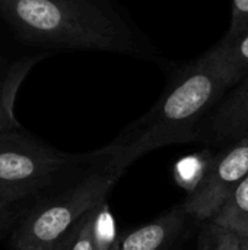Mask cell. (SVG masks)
Segmentation results:
<instances>
[{
	"instance_id": "6da1fadb",
	"label": "cell",
	"mask_w": 248,
	"mask_h": 250,
	"mask_svg": "<svg viewBox=\"0 0 248 250\" xmlns=\"http://www.w3.org/2000/svg\"><path fill=\"white\" fill-rule=\"evenodd\" d=\"M16 38L50 50H85L155 59V47L111 0H0Z\"/></svg>"
},
{
	"instance_id": "7a4b0ae2",
	"label": "cell",
	"mask_w": 248,
	"mask_h": 250,
	"mask_svg": "<svg viewBox=\"0 0 248 250\" xmlns=\"http://www.w3.org/2000/svg\"><path fill=\"white\" fill-rule=\"evenodd\" d=\"M231 85L206 51L178 69L153 107L107 146L82 155L105 170L123 174L151 151L197 138V125Z\"/></svg>"
},
{
	"instance_id": "3957f363",
	"label": "cell",
	"mask_w": 248,
	"mask_h": 250,
	"mask_svg": "<svg viewBox=\"0 0 248 250\" xmlns=\"http://www.w3.org/2000/svg\"><path fill=\"white\" fill-rule=\"evenodd\" d=\"M121 177L98 167L56 196L34 207L13 229L12 250H53L91 209L107 201Z\"/></svg>"
},
{
	"instance_id": "277c9868",
	"label": "cell",
	"mask_w": 248,
	"mask_h": 250,
	"mask_svg": "<svg viewBox=\"0 0 248 250\" xmlns=\"http://www.w3.org/2000/svg\"><path fill=\"white\" fill-rule=\"evenodd\" d=\"M76 160L32 138L22 127L0 132V189L19 202L51 185Z\"/></svg>"
},
{
	"instance_id": "5b68a950",
	"label": "cell",
	"mask_w": 248,
	"mask_h": 250,
	"mask_svg": "<svg viewBox=\"0 0 248 250\" xmlns=\"http://www.w3.org/2000/svg\"><path fill=\"white\" fill-rule=\"evenodd\" d=\"M247 174L248 136L206 166L199 183L183 204L184 212L199 220H212Z\"/></svg>"
},
{
	"instance_id": "8992f818",
	"label": "cell",
	"mask_w": 248,
	"mask_h": 250,
	"mask_svg": "<svg viewBox=\"0 0 248 250\" xmlns=\"http://www.w3.org/2000/svg\"><path fill=\"white\" fill-rule=\"evenodd\" d=\"M210 133L218 139L240 141L248 136V75L216 107L209 120Z\"/></svg>"
},
{
	"instance_id": "52a82bcc",
	"label": "cell",
	"mask_w": 248,
	"mask_h": 250,
	"mask_svg": "<svg viewBox=\"0 0 248 250\" xmlns=\"http://www.w3.org/2000/svg\"><path fill=\"white\" fill-rule=\"evenodd\" d=\"M184 215L187 214L181 207L133 230L121 239L117 250H165L181 231Z\"/></svg>"
},
{
	"instance_id": "ba28073f",
	"label": "cell",
	"mask_w": 248,
	"mask_h": 250,
	"mask_svg": "<svg viewBox=\"0 0 248 250\" xmlns=\"http://www.w3.org/2000/svg\"><path fill=\"white\" fill-rule=\"evenodd\" d=\"M208 53L232 88L248 75V28L231 41L221 40Z\"/></svg>"
},
{
	"instance_id": "9c48e42d",
	"label": "cell",
	"mask_w": 248,
	"mask_h": 250,
	"mask_svg": "<svg viewBox=\"0 0 248 250\" xmlns=\"http://www.w3.org/2000/svg\"><path fill=\"white\" fill-rule=\"evenodd\" d=\"M218 230L234 233L240 239L248 237V174L231 193L218 214L212 218Z\"/></svg>"
},
{
	"instance_id": "30bf717a",
	"label": "cell",
	"mask_w": 248,
	"mask_h": 250,
	"mask_svg": "<svg viewBox=\"0 0 248 250\" xmlns=\"http://www.w3.org/2000/svg\"><path fill=\"white\" fill-rule=\"evenodd\" d=\"M96 207L91 209L80 221L54 246L53 250H96L95 236Z\"/></svg>"
},
{
	"instance_id": "8fae6325",
	"label": "cell",
	"mask_w": 248,
	"mask_h": 250,
	"mask_svg": "<svg viewBox=\"0 0 248 250\" xmlns=\"http://www.w3.org/2000/svg\"><path fill=\"white\" fill-rule=\"evenodd\" d=\"M95 236L96 250H117L121 239L117 236L115 223L107 205V201L96 207V221H95Z\"/></svg>"
},
{
	"instance_id": "7c38bea8",
	"label": "cell",
	"mask_w": 248,
	"mask_h": 250,
	"mask_svg": "<svg viewBox=\"0 0 248 250\" xmlns=\"http://www.w3.org/2000/svg\"><path fill=\"white\" fill-rule=\"evenodd\" d=\"M248 28V0H232L231 23L224 41H231L241 35Z\"/></svg>"
},
{
	"instance_id": "4fadbf2b",
	"label": "cell",
	"mask_w": 248,
	"mask_h": 250,
	"mask_svg": "<svg viewBox=\"0 0 248 250\" xmlns=\"http://www.w3.org/2000/svg\"><path fill=\"white\" fill-rule=\"evenodd\" d=\"M205 168H206V166H203L202 161H199L196 157H190V158L181 161L175 167V174L178 177V182L183 183V185H184V182L191 180L193 182V189H194L196 185L199 183Z\"/></svg>"
},
{
	"instance_id": "5bb4252c",
	"label": "cell",
	"mask_w": 248,
	"mask_h": 250,
	"mask_svg": "<svg viewBox=\"0 0 248 250\" xmlns=\"http://www.w3.org/2000/svg\"><path fill=\"white\" fill-rule=\"evenodd\" d=\"M13 103H15V100L10 98L3 91V86H1V92H0V132L20 127L18 120L13 116Z\"/></svg>"
},
{
	"instance_id": "9a60e30c",
	"label": "cell",
	"mask_w": 248,
	"mask_h": 250,
	"mask_svg": "<svg viewBox=\"0 0 248 250\" xmlns=\"http://www.w3.org/2000/svg\"><path fill=\"white\" fill-rule=\"evenodd\" d=\"M218 230V229H216ZM213 250H241V242L240 237L234 233L218 230L215 236V246Z\"/></svg>"
},
{
	"instance_id": "2e32d148",
	"label": "cell",
	"mask_w": 248,
	"mask_h": 250,
	"mask_svg": "<svg viewBox=\"0 0 248 250\" xmlns=\"http://www.w3.org/2000/svg\"><path fill=\"white\" fill-rule=\"evenodd\" d=\"M15 205H16V204L9 205V207L0 209V237H1L3 234H6L9 230L13 229L15 223H16L18 218H19L20 211H19L18 208H15Z\"/></svg>"
},
{
	"instance_id": "e0dca14e",
	"label": "cell",
	"mask_w": 248,
	"mask_h": 250,
	"mask_svg": "<svg viewBox=\"0 0 248 250\" xmlns=\"http://www.w3.org/2000/svg\"><path fill=\"white\" fill-rule=\"evenodd\" d=\"M7 69H9V62L0 54V92H1L3 81H4V76L7 73Z\"/></svg>"
},
{
	"instance_id": "ac0fdd59",
	"label": "cell",
	"mask_w": 248,
	"mask_h": 250,
	"mask_svg": "<svg viewBox=\"0 0 248 250\" xmlns=\"http://www.w3.org/2000/svg\"><path fill=\"white\" fill-rule=\"evenodd\" d=\"M13 204H18V202H15L7 193H4V192L0 189V209H1V208H6V207H9V205H13Z\"/></svg>"
},
{
	"instance_id": "d6986e66",
	"label": "cell",
	"mask_w": 248,
	"mask_h": 250,
	"mask_svg": "<svg viewBox=\"0 0 248 250\" xmlns=\"http://www.w3.org/2000/svg\"><path fill=\"white\" fill-rule=\"evenodd\" d=\"M241 242V250H248V237L247 239H240Z\"/></svg>"
}]
</instances>
